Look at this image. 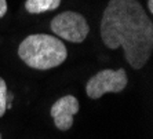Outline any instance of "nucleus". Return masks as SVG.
<instances>
[{"instance_id":"f257e3e1","label":"nucleus","mask_w":153,"mask_h":139,"mask_svg":"<svg viewBox=\"0 0 153 139\" xmlns=\"http://www.w3.org/2000/svg\"><path fill=\"white\" fill-rule=\"evenodd\" d=\"M103 44L123 47L132 69L145 66L153 51V22L138 0H109L101 19Z\"/></svg>"},{"instance_id":"f03ea898","label":"nucleus","mask_w":153,"mask_h":139,"mask_svg":"<svg viewBox=\"0 0 153 139\" xmlns=\"http://www.w3.org/2000/svg\"><path fill=\"white\" fill-rule=\"evenodd\" d=\"M18 55L29 68L48 70L66 59L68 51L58 37L50 35H30L18 47Z\"/></svg>"},{"instance_id":"6e6552de","label":"nucleus","mask_w":153,"mask_h":139,"mask_svg":"<svg viewBox=\"0 0 153 139\" xmlns=\"http://www.w3.org/2000/svg\"><path fill=\"white\" fill-rule=\"evenodd\" d=\"M7 13V1L6 0H0V18Z\"/></svg>"},{"instance_id":"7ed1b4c3","label":"nucleus","mask_w":153,"mask_h":139,"mask_svg":"<svg viewBox=\"0 0 153 139\" xmlns=\"http://www.w3.org/2000/svg\"><path fill=\"white\" fill-rule=\"evenodd\" d=\"M55 37H61L72 43H82L90 32L85 18L75 11H65L55 15L50 24Z\"/></svg>"},{"instance_id":"20e7f679","label":"nucleus","mask_w":153,"mask_h":139,"mask_svg":"<svg viewBox=\"0 0 153 139\" xmlns=\"http://www.w3.org/2000/svg\"><path fill=\"white\" fill-rule=\"evenodd\" d=\"M128 78L124 69H103L87 81L85 92L91 99H98L108 92H121L127 87Z\"/></svg>"},{"instance_id":"0eeeda50","label":"nucleus","mask_w":153,"mask_h":139,"mask_svg":"<svg viewBox=\"0 0 153 139\" xmlns=\"http://www.w3.org/2000/svg\"><path fill=\"white\" fill-rule=\"evenodd\" d=\"M7 96H8L7 84H6L3 78L0 77V117L3 116L6 109H7Z\"/></svg>"},{"instance_id":"9d476101","label":"nucleus","mask_w":153,"mask_h":139,"mask_svg":"<svg viewBox=\"0 0 153 139\" xmlns=\"http://www.w3.org/2000/svg\"><path fill=\"white\" fill-rule=\"evenodd\" d=\"M0 139H1V134H0Z\"/></svg>"},{"instance_id":"1a4fd4ad","label":"nucleus","mask_w":153,"mask_h":139,"mask_svg":"<svg viewBox=\"0 0 153 139\" xmlns=\"http://www.w3.org/2000/svg\"><path fill=\"white\" fill-rule=\"evenodd\" d=\"M148 8L150 13H153V0H148Z\"/></svg>"},{"instance_id":"423d86ee","label":"nucleus","mask_w":153,"mask_h":139,"mask_svg":"<svg viewBox=\"0 0 153 139\" xmlns=\"http://www.w3.org/2000/svg\"><path fill=\"white\" fill-rule=\"evenodd\" d=\"M61 4V0H26L25 8L30 14H42L46 11L57 10Z\"/></svg>"},{"instance_id":"39448f33","label":"nucleus","mask_w":153,"mask_h":139,"mask_svg":"<svg viewBox=\"0 0 153 139\" xmlns=\"http://www.w3.org/2000/svg\"><path fill=\"white\" fill-rule=\"evenodd\" d=\"M80 105L76 96L65 95L51 106L50 114L54 120V124L61 131H68L73 125V117L79 112Z\"/></svg>"}]
</instances>
